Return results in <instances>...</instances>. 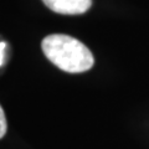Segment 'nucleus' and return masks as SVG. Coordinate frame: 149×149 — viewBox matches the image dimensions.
Instances as JSON below:
<instances>
[{
    "instance_id": "f257e3e1",
    "label": "nucleus",
    "mask_w": 149,
    "mask_h": 149,
    "mask_svg": "<svg viewBox=\"0 0 149 149\" xmlns=\"http://www.w3.org/2000/svg\"><path fill=\"white\" fill-rule=\"evenodd\" d=\"M45 56L55 66L70 73L88 71L95 63L93 55L85 44L63 34L49 35L41 42Z\"/></svg>"
},
{
    "instance_id": "7ed1b4c3",
    "label": "nucleus",
    "mask_w": 149,
    "mask_h": 149,
    "mask_svg": "<svg viewBox=\"0 0 149 149\" xmlns=\"http://www.w3.org/2000/svg\"><path fill=\"white\" fill-rule=\"evenodd\" d=\"M8 129V124H6V118H5V113L0 106V139H1L6 133Z\"/></svg>"
},
{
    "instance_id": "f03ea898",
    "label": "nucleus",
    "mask_w": 149,
    "mask_h": 149,
    "mask_svg": "<svg viewBox=\"0 0 149 149\" xmlns=\"http://www.w3.org/2000/svg\"><path fill=\"white\" fill-rule=\"evenodd\" d=\"M50 10L62 15H81L92 5V0H42Z\"/></svg>"
},
{
    "instance_id": "20e7f679",
    "label": "nucleus",
    "mask_w": 149,
    "mask_h": 149,
    "mask_svg": "<svg viewBox=\"0 0 149 149\" xmlns=\"http://www.w3.org/2000/svg\"><path fill=\"white\" fill-rule=\"evenodd\" d=\"M5 49H6V44L0 42V66H3L4 61H5Z\"/></svg>"
}]
</instances>
